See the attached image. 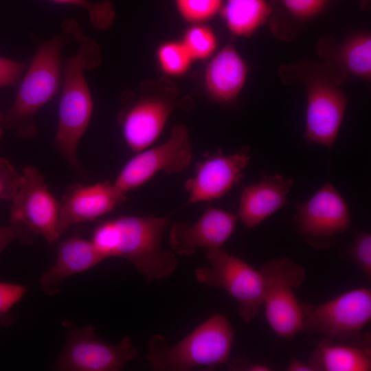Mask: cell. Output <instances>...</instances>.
I'll use <instances>...</instances> for the list:
<instances>
[{
  "label": "cell",
  "instance_id": "1",
  "mask_svg": "<svg viewBox=\"0 0 371 371\" xmlns=\"http://www.w3.org/2000/svg\"><path fill=\"white\" fill-rule=\"evenodd\" d=\"M168 220L153 216H121L99 223L91 241L105 258L130 262L147 281L172 275L177 267L173 252L162 247Z\"/></svg>",
  "mask_w": 371,
  "mask_h": 371
},
{
  "label": "cell",
  "instance_id": "2",
  "mask_svg": "<svg viewBox=\"0 0 371 371\" xmlns=\"http://www.w3.org/2000/svg\"><path fill=\"white\" fill-rule=\"evenodd\" d=\"M83 34L79 24L67 20L60 32L38 43L32 61L21 79L11 106L0 111V126L27 137L36 131L35 116L57 93L62 83L63 47Z\"/></svg>",
  "mask_w": 371,
  "mask_h": 371
},
{
  "label": "cell",
  "instance_id": "3",
  "mask_svg": "<svg viewBox=\"0 0 371 371\" xmlns=\"http://www.w3.org/2000/svg\"><path fill=\"white\" fill-rule=\"evenodd\" d=\"M77 51L63 62L62 91L54 145L69 164L83 174L77 157L78 144L89 124L93 103L85 71L98 67L101 52L91 38L82 34Z\"/></svg>",
  "mask_w": 371,
  "mask_h": 371
},
{
  "label": "cell",
  "instance_id": "4",
  "mask_svg": "<svg viewBox=\"0 0 371 371\" xmlns=\"http://www.w3.org/2000/svg\"><path fill=\"white\" fill-rule=\"evenodd\" d=\"M234 330L221 313L214 314L174 345L161 335H154L148 344L147 360L153 370L186 371L214 368L227 362Z\"/></svg>",
  "mask_w": 371,
  "mask_h": 371
},
{
  "label": "cell",
  "instance_id": "5",
  "mask_svg": "<svg viewBox=\"0 0 371 371\" xmlns=\"http://www.w3.org/2000/svg\"><path fill=\"white\" fill-rule=\"evenodd\" d=\"M264 280L262 305L277 336L292 339L303 330V313L295 288L302 285L305 271L288 258L271 259L259 269Z\"/></svg>",
  "mask_w": 371,
  "mask_h": 371
},
{
  "label": "cell",
  "instance_id": "6",
  "mask_svg": "<svg viewBox=\"0 0 371 371\" xmlns=\"http://www.w3.org/2000/svg\"><path fill=\"white\" fill-rule=\"evenodd\" d=\"M207 258L208 266L195 269L197 282L226 291L238 302L242 319L253 320L260 311L264 295L260 270L222 248L208 251Z\"/></svg>",
  "mask_w": 371,
  "mask_h": 371
},
{
  "label": "cell",
  "instance_id": "7",
  "mask_svg": "<svg viewBox=\"0 0 371 371\" xmlns=\"http://www.w3.org/2000/svg\"><path fill=\"white\" fill-rule=\"evenodd\" d=\"M61 323L66 331V341L53 370L118 371L137 356L138 351L128 337L117 344H111L98 338L91 325L80 328L69 320Z\"/></svg>",
  "mask_w": 371,
  "mask_h": 371
},
{
  "label": "cell",
  "instance_id": "8",
  "mask_svg": "<svg viewBox=\"0 0 371 371\" xmlns=\"http://www.w3.org/2000/svg\"><path fill=\"white\" fill-rule=\"evenodd\" d=\"M303 330L326 338L356 339L371 319V291L355 289L319 305L302 303Z\"/></svg>",
  "mask_w": 371,
  "mask_h": 371
},
{
  "label": "cell",
  "instance_id": "9",
  "mask_svg": "<svg viewBox=\"0 0 371 371\" xmlns=\"http://www.w3.org/2000/svg\"><path fill=\"white\" fill-rule=\"evenodd\" d=\"M192 154L187 127L177 124L172 127L169 137L164 143L137 152L124 164L113 183L127 194L159 172L175 175L186 170L191 163Z\"/></svg>",
  "mask_w": 371,
  "mask_h": 371
},
{
  "label": "cell",
  "instance_id": "10",
  "mask_svg": "<svg viewBox=\"0 0 371 371\" xmlns=\"http://www.w3.org/2000/svg\"><path fill=\"white\" fill-rule=\"evenodd\" d=\"M10 208V222L25 226L49 244L58 240L60 201L49 190L43 175L34 166L22 170Z\"/></svg>",
  "mask_w": 371,
  "mask_h": 371
},
{
  "label": "cell",
  "instance_id": "11",
  "mask_svg": "<svg viewBox=\"0 0 371 371\" xmlns=\"http://www.w3.org/2000/svg\"><path fill=\"white\" fill-rule=\"evenodd\" d=\"M306 89L304 139L331 149L344 120L348 100L335 82L322 76L304 78Z\"/></svg>",
  "mask_w": 371,
  "mask_h": 371
},
{
  "label": "cell",
  "instance_id": "12",
  "mask_svg": "<svg viewBox=\"0 0 371 371\" xmlns=\"http://www.w3.org/2000/svg\"><path fill=\"white\" fill-rule=\"evenodd\" d=\"M295 219L300 234L317 247L330 245L351 224L348 206L330 181L298 206Z\"/></svg>",
  "mask_w": 371,
  "mask_h": 371
},
{
  "label": "cell",
  "instance_id": "13",
  "mask_svg": "<svg viewBox=\"0 0 371 371\" xmlns=\"http://www.w3.org/2000/svg\"><path fill=\"white\" fill-rule=\"evenodd\" d=\"M250 157L247 146L229 154H224L221 150L206 154L196 165L194 175L185 182L188 203L207 202L224 196L240 181Z\"/></svg>",
  "mask_w": 371,
  "mask_h": 371
},
{
  "label": "cell",
  "instance_id": "14",
  "mask_svg": "<svg viewBox=\"0 0 371 371\" xmlns=\"http://www.w3.org/2000/svg\"><path fill=\"white\" fill-rule=\"evenodd\" d=\"M177 106L178 102L171 98L155 95L124 104L118 120L128 148L137 153L150 147L159 138L171 112Z\"/></svg>",
  "mask_w": 371,
  "mask_h": 371
},
{
  "label": "cell",
  "instance_id": "15",
  "mask_svg": "<svg viewBox=\"0 0 371 371\" xmlns=\"http://www.w3.org/2000/svg\"><path fill=\"white\" fill-rule=\"evenodd\" d=\"M238 220L236 214L209 207L192 224L175 223L170 229V246L181 256L192 255L199 249H221L232 235Z\"/></svg>",
  "mask_w": 371,
  "mask_h": 371
},
{
  "label": "cell",
  "instance_id": "16",
  "mask_svg": "<svg viewBox=\"0 0 371 371\" xmlns=\"http://www.w3.org/2000/svg\"><path fill=\"white\" fill-rule=\"evenodd\" d=\"M126 194L109 181L70 185L60 201V234L74 225L93 221L109 213L125 201Z\"/></svg>",
  "mask_w": 371,
  "mask_h": 371
},
{
  "label": "cell",
  "instance_id": "17",
  "mask_svg": "<svg viewBox=\"0 0 371 371\" xmlns=\"http://www.w3.org/2000/svg\"><path fill=\"white\" fill-rule=\"evenodd\" d=\"M293 186L292 179L280 174L262 175L258 183L243 188L236 214L238 220L247 227L257 226L287 204Z\"/></svg>",
  "mask_w": 371,
  "mask_h": 371
},
{
  "label": "cell",
  "instance_id": "18",
  "mask_svg": "<svg viewBox=\"0 0 371 371\" xmlns=\"http://www.w3.org/2000/svg\"><path fill=\"white\" fill-rule=\"evenodd\" d=\"M105 258L92 242L79 236H73L58 243L55 263L41 276V289L47 295L60 291L63 282L98 265Z\"/></svg>",
  "mask_w": 371,
  "mask_h": 371
},
{
  "label": "cell",
  "instance_id": "19",
  "mask_svg": "<svg viewBox=\"0 0 371 371\" xmlns=\"http://www.w3.org/2000/svg\"><path fill=\"white\" fill-rule=\"evenodd\" d=\"M247 67L232 45L222 48L209 63L205 84L210 95L220 103H229L238 96L247 76Z\"/></svg>",
  "mask_w": 371,
  "mask_h": 371
},
{
  "label": "cell",
  "instance_id": "20",
  "mask_svg": "<svg viewBox=\"0 0 371 371\" xmlns=\"http://www.w3.org/2000/svg\"><path fill=\"white\" fill-rule=\"evenodd\" d=\"M309 365L314 371H370V350L344 340L326 338L313 352Z\"/></svg>",
  "mask_w": 371,
  "mask_h": 371
},
{
  "label": "cell",
  "instance_id": "21",
  "mask_svg": "<svg viewBox=\"0 0 371 371\" xmlns=\"http://www.w3.org/2000/svg\"><path fill=\"white\" fill-rule=\"evenodd\" d=\"M220 12L233 35L249 36L265 23L271 9L266 0H226Z\"/></svg>",
  "mask_w": 371,
  "mask_h": 371
},
{
  "label": "cell",
  "instance_id": "22",
  "mask_svg": "<svg viewBox=\"0 0 371 371\" xmlns=\"http://www.w3.org/2000/svg\"><path fill=\"white\" fill-rule=\"evenodd\" d=\"M337 59L341 69L364 79L371 77V36L360 33L348 38L337 49Z\"/></svg>",
  "mask_w": 371,
  "mask_h": 371
},
{
  "label": "cell",
  "instance_id": "23",
  "mask_svg": "<svg viewBox=\"0 0 371 371\" xmlns=\"http://www.w3.org/2000/svg\"><path fill=\"white\" fill-rule=\"evenodd\" d=\"M157 57L162 71L172 76L184 74L193 61L181 41L162 44L157 50Z\"/></svg>",
  "mask_w": 371,
  "mask_h": 371
},
{
  "label": "cell",
  "instance_id": "24",
  "mask_svg": "<svg viewBox=\"0 0 371 371\" xmlns=\"http://www.w3.org/2000/svg\"><path fill=\"white\" fill-rule=\"evenodd\" d=\"M192 59L205 60L215 52L217 39L212 30L205 25H194L185 33L181 41Z\"/></svg>",
  "mask_w": 371,
  "mask_h": 371
},
{
  "label": "cell",
  "instance_id": "25",
  "mask_svg": "<svg viewBox=\"0 0 371 371\" xmlns=\"http://www.w3.org/2000/svg\"><path fill=\"white\" fill-rule=\"evenodd\" d=\"M181 17L190 23H201L214 17L222 8L223 0H175Z\"/></svg>",
  "mask_w": 371,
  "mask_h": 371
},
{
  "label": "cell",
  "instance_id": "26",
  "mask_svg": "<svg viewBox=\"0 0 371 371\" xmlns=\"http://www.w3.org/2000/svg\"><path fill=\"white\" fill-rule=\"evenodd\" d=\"M56 3L70 4L87 10L92 25L99 30L110 27L115 19L113 4L108 1L91 3L88 0H51Z\"/></svg>",
  "mask_w": 371,
  "mask_h": 371
},
{
  "label": "cell",
  "instance_id": "27",
  "mask_svg": "<svg viewBox=\"0 0 371 371\" xmlns=\"http://www.w3.org/2000/svg\"><path fill=\"white\" fill-rule=\"evenodd\" d=\"M27 291L26 285L0 281V324L8 326L14 323L12 308L19 303Z\"/></svg>",
  "mask_w": 371,
  "mask_h": 371
},
{
  "label": "cell",
  "instance_id": "28",
  "mask_svg": "<svg viewBox=\"0 0 371 371\" xmlns=\"http://www.w3.org/2000/svg\"><path fill=\"white\" fill-rule=\"evenodd\" d=\"M350 253L352 259L370 280L371 278V235L359 232L352 244Z\"/></svg>",
  "mask_w": 371,
  "mask_h": 371
},
{
  "label": "cell",
  "instance_id": "29",
  "mask_svg": "<svg viewBox=\"0 0 371 371\" xmlns=\"http://www.w3.org/2000/svg\"><path fill=\"white\" fill-rule=\"evenodd\" d=\"M328 0H282L287 12L299 19H308L320 13Z\"/></svg>",
  "mask_w": 371,
  "mask_h": 371
},
{
  "label": "cell",
  "instance_id": "30",
  "mask_svg": "<svg viewBox=\"0 0 371 371\" xmlns=\"http://www.w3.org/2000/svg\"><path fill=\"white\" fill-rule=\"evenodd\" d=\"M21 173L7 159L0 157V200H12L19 186Z\"/></svg>",
  "mask_w": 371,
  "mask_h": 371
},
{
  "label": "cell",
  "instance_id": "31",
  "mask_svg": "<svg viewBox=\"0 0 371 371\" xmlns=\"http://www.w3.org/2000/svg\"><path fill=\"white\" fill-rule=\"evenodd\" d=\"M27 68L26 63L0 56V88L18 85Z\"/></svg>",
  "mask_w": 371,
  "mask_h": 371
},
{
  "label": "cell",
  "instance_id": "32",
  "mask_svg": "<svg viewBox=\"0 0 371 371\" xmlns=\"http://www.w3.org/2000/svg\"><path fill=\"white\" fill-rule=\"evenodd\" d=\"M34 234L25 226L19 223H10L0 226V254L15 240L30 243Z\"/></svg>",
  "mask_w": 371,
  "mask_h": 371
},
{
  "label": "cell",
  "instance_id": "33",
  "mask_svg": "<svg viewBox=\"0 0 371 371\" xmlns=\"http://www.w3.org/2000/svg\"><path fill=\"white\" fill-rule=\"evenodd\" d=\"M231 368L234 370H244L249 371H270L272 370L270 367L265 364L246 363L242 360H236L232 362Z\"/></svg>",
  "mask_w": 371,
  "mask_h": 371
},
{
  "label": "cell",
  "instance_id": "34",
  "mask_svg": "<svg viewBox=\"0 0 371 371\" xmlns=\"http://www.w3.org/2000/svg\"><path fill=\"white\" fill-rule=\"evenodd\" d=\"M287 371H314L312 367L297 359L293 358L286 369Z\"/></svg>",
  "mask_w": 371,
  "mask_h": 371
},
{
  "label": "cell",
  "instance_id": "35",
  "mask_svg": "<svg viewBox=\"0 0 371 371\" xmlns=\"http://www.w3.org/2000/svg\"><path fill=\"white\" fill-rule=\"evenodd\" d=\"M3 128L0 126V139L2 137Z\"/></svg>",
  "mask_w": 371,
  "mask_h": 371
}]
</instances>
